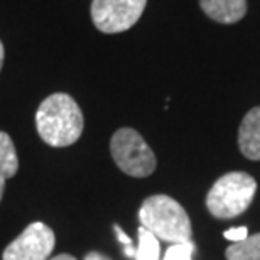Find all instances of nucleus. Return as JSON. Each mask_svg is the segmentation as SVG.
<instances>
[{
	"mask_svg": "<svg viewBox=\"0 0 260 260\" xmlns=\"http://www.w3.org/2000/svg\"><path fill=\"white\" fill-rule=\"evenodd\" d=\"M85 120L80 105L66 93H53L36 112V128L51 147H68L81 137Z\"/></svg>",
	"mask_w": 260,
	"mask_h": 260,
	"instance_id": "obj_1",
	"label": "nucleus"
},
{
	"mask_svg": "<svg viewBox=\"0 0 260 260\" xmlns=\"http://www.w3.org/2000/svg\"><path fill=\"white\" fill-rule=\"evenodd\" d=\"M139 220L159 240L169 243H184L191 240V220L188 213L174 198L154 194L144 200L139 210Z\"/></svg>",
	"mask_w": 260,
	"mask_h": 260,
	"instance_id": "obj_2",
	"label": "nucleus"
},
{
	"mask_svg": "<svg viewBox=\"0 0 260 260\" xmlns=\"http://www.w3.org/2000/svg\"><path fill=\"white\" fill-rule=\"evenodd\" d=\"M257 193V181L242 171L223 174L206 194V208L218 220H230L245 213Z\"/></svg>",
	"mask_w": 260,
	"mask_h": 260,
	"instance_id": "obj_3",
	"label": "nucleus"
},
{
	"mask_svg": "<svg viewBox=\"0 0 260 260\" xmlns=\"http://www.w3.org/2000/svg\"><path fill=\"white\" fill-rule=\"evenodd\" d=\"M112 157L118 169L132 178H147L155 171L157 160L144 137L137 130L118 128L110 140Z\"/></svg>",
	"mask_w": 260,
	"mask_h": 260,
	"instance_id": "obj_4",
	"label": "nucleus"
},
{
	"mask_svg": "<svg viewBox=\"0 0 260 260\" xmlns=\"http://www.w3.org/2000/svg\"><path fill=\"white\" fill-rule=\"evenodd\" d=\"M147 0H93L91 20L103 34L128 30L142 17Z\"/></svg>",
	"mask_w": 260,
	"mask_h": 260,
	"instance_id": "obj_5",
	"label": "nucleus"
},
{
	"mask_svg": "<svg viewBox=\"0 0 260 260\" xmlns=\"http://www.w3.org/2000/svg\"><path fill=\"white\" fill-rule=\"evenodd\" d=\"M54 232L46 223L36 221L4 250L2 260H48L54 250Z\"/></svg>",
	"mask_w": 260,
	"mask_h": 260,
	"instance_id": "obj_6",
	"label": "nucleus"
},
{
	"mask_svg": "<svg viewBox=\"0 0 260 260\" xmlns=\"http://www.w3.org/2000/svg\"><path fill=\"white\" fill-rule=\"evenodd\" d=\"M238 147L247 159L260 160V107L243 117L238 128Z\"/></svg>",
	"mask_w": 260,
	"mask_h": 260,
	"instance_id": "obj_7",
	"label": "nucleus"
},
{
	"mask_svg": "<svg viewBox=\"0 0 260 260\" xmlns=\"http://www.w3.org/2000/svg\"><path fill=\"white\" fill-rule=\"evenodd\" d=\"M208 17L220 24H235L247 14V0H200Z\"/></svg>",
	"mask_w": 260,
	"mask_h": 260,
	"instance_id": "obj_8",
	"label": "nucleus"
},
{
	"mask_svg": "<svg viewBox=\"0 0 260 260\" xmlns=\"http://www.w3.org/2000/svg\"><path fill=\"white\" fill-rule=\"evenodd\" d=\"M19 171V157L9 134L0 132V176L10 179Z\"/></svg>",
	"mask_w": 260,
	"mask_h": 260,
	"instance_id": "obj_9",
	"label": "nucleus"
},
{
	"mask_svg": "<svg viewBox=\"0 0 260 260\" xmlns=\"http://www.w3.org/2000/svg\"><path fill=\"white\" fill-rule=\"evenodd\" d=\"M226 260H260V233L232 243L225 252Z\"/></svg>",
	"mask_w": 260,
	"mask_h": 260,
	"instance_id": "obj_10",
	"label": "nucleus"
},
{
	"mask_svg": "<svg viewBox=\"0 0 260 260\" xmlns=\"http://www.w3.org/2000/svg\"><path fill=\"white\" fill-rule=\"evenodd\" d=\"M139 245L135 248V260H159L160 257V247L159 238L154 237L149 230L144 226L139 228Z\"/></svg>",
	"mask_w": 260,
	"mask_h": 260,
	"instance_id": "obj_11",
	"label": "nucleus"
},
{
	"mask_svg": "<svg viewBox=\"0 0 260 260\" xmlns=\"http://www.w3.org/2000/svg\"><path fill=\"white\" fill-rule=\"evenodd\" d=\"M194 253V243L184 242V243H173L168 252H166L164 260H193Z\"/></svg>",
	"mask_w": 260,
	"mask_h": 260,
	"instance_id": "obj_12",
	"label": "nucleus"
},
{
	"mask_svg": "<svg viewBox=\"0 0 260 260\" xmlns=\"http://www.w3.org/2000/svg\"><path fill=\"white\" fill-rule=\"evenodd\" d=\"M223 237L226 238V240H230L232 243H237V242H242L245 240L248 237V228L247 226H235V228H228L223 233Z\"/></svg>",
	"mask_w": 260,
	"mask_h": 260,
	"instance_id": "obj_13",
	"label": "nucleus"
},
{
	"mask_svg": "<svg viewBox=\"0 0 260 260\" xmlns=\"http://www.w3.org/2000/svg\"><path fill=\"white\" fill-rule=\"evenodd\" d=\"M113 230H115L117 237H118V240H120V242L123 243V245H132V240H130V237L127 235L125 232L122 230L120 226H118V225H115V226H113Z\"/></svg>",
	"mask_w": 260,
	"mask_h": 260,
	"instance_id": "obj_14",
	"label": "nucleus"
},
{
	"mask_svg": "<svg viewBox=\"0 0 260 260\" xmlns=\"http://www.w3.org/2000/svg\"><path fill=\"white\" fill-rule=\"evenodd\" d=\"M83 260H112V258H108L107 255H103L100 252H90Z\"/></svg>",
	"mask_w": 260,
	"mask_h": 260,
	"instance_id": "obj_15",
	"label": "nucleus"
},
{
	"mask_svg": "<svg viewBox=\"0 0 260 260\" xmlns=\"http://www.w3.org/2000/svg\"><path fill=\"white\" fill-rule=\"evenodd\" d=\"M123 252H125V255L127 257H135V248H134V245H125L123 247Z\"/></svg>",
	"mask_w": 260,
	"mask_h": 260,
	"instance_id": "obj_16",
	"label": "nucleus"
},
{
	"mask_svg": "<svg viewBox=\"0 0 260 260\" xmlns=\"http://www.w3.org/2000/svg\"><path fill=\"white\" fill-rule=\"evenodd\" d=\"M48 260H76L73 255H68V253H61V255H56L53 258H48Z\"/></svg>",
	"mask_w": 260,
	"mask_h": 260,
	"instance_id": "obj_17",
	"label": "nucleus"
},
{
	"mask_svg": "<svg viewBox=\"0 0 260 260\" xmlns=\"http://www.w3.org/2000/svg\"><path fill=\"white\" fill-rule=\"evenodd\" d=\"M4 58H5V49H4L2 41H0V71H2V66H4Z\"/></svg>",
	"mask_w": 260,
	"mask_h": 260,
	"instance_id": "obj_18",
	"label": "nucleus"
},
{
	"mask_svg": "<svg viewBox=\"0 0 260 260\" xmlns=\"http://www.w3.org/2000/svg\"><path fill=\"white\" fill-rule=\"evenodd\" d=\"M5 178H2V176H0V201H2V196H4V189H5Z\"/></svg>",
	"mask_w": 260,
	"mask_h": 260,
	"instance_id": "obj_19",
	"label": "nucleus"
}]
</instances>
